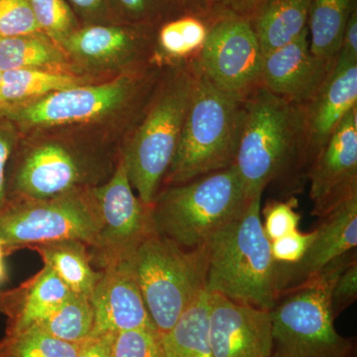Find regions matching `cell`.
Returning a JSON list of instances; mask_svg holds the SVG:
<instances>
[{
  "mask_svg": "<svg viewBox=\"0 0 357 357\" xmlns=\"http://www.w3.org/2000/svg\"><path fill=\"white\" fill-rule=\"evenodd\" d=\"M42 33L28 0H0V38Z\"/></svg>",
  "mask_w": 357,
  "mask_h": 357,
  "instance_id": "31",
  "label": "cell"
},
{
  "mask_svg": "<svg viewBox=\"0 0 357 357\" xmlns=\"http://www.w3.org/2000/svg\"><path fill=\"white\" fill-rule=\"evenodd\" d=\"M112 354V357H161L159 333L147 328L115 333Z\"/></svg>",
  "mask_w": 357,
  "mask_h": 357,
  "instance_id": "32",
  "label": "cell"
},
{
  "mask_svg": "<svg viewBox=\"0 0 357 357\" xmlns=\"http://www.w3.org/2000/svg\"><path fill=\"white\" fill-rule=\"evenodd\" d=\"M244 114L245 100L223 93L198 70L191 105L163 182L184 184L234 165Z\"/></svg>",
  "mask_w": 357,
  "mask_h": 357,
  "instance_id": "3",
  "label": "cell"
},
{
  "mask_svg": "<svg viewBox=\"0 0 357 357\" xmlns=\"http://www.w3.org/2000/svg\"><path fill=\"white\" fill-rule=\"evenodd\" d=\"M40 30L55 43H64L74 32V20L64 0H28Z\"/></svg>",
  "mask_w": 357,
  "mask_h": 357,
  "instance_id": "30",
  "label": "cell"
},
{
  "mask_svg": "<svg viewBox=\"0 0 357 357\" xmlns=\"http://www.w3.org/2000/svg\"><path fill=\"white\" fill-rule=\"evenodd\" d=\"M299 105L260 86L245 100V114L234 165L248 199L287 171H297Z\"/></svg>",
  "mask_w": 357,
  "mask_h": 357,
  "instance_id": "6",
  "label": "cell"
},
{
  "mask_svg": "<svg viewBox=\"0 0 357 357\" xmlns=\"http://www.w3.org/2000/svg\"><path fill=\"white\" fill-rule=\"evenodd\" d=\"M166 1L171 0H119L124 9L134 17L145 20L156 16Z\"/></svg>",
  "mask_w": 357,
  "mask_h": 357,
  "instance_id": "39",
  "label": "cell"
},
{
  "mask_svg": "<svg viewBox=\"0 0 357 357\" xmlns=\"http://www.w3.org/2000/svg\"><path fill=\"white\" fill-rule=\"evenodd\" d=\"M357 107V62L337 58L318 93L299 105L297 172L306 174L349 110Z\"/></svg>",
  "mask_w": 357,
  "mask_h": 357,
  "instance_id": "12",
  "label": "cell"
},
{
  "mask_svg": "<svg viewBox=\"0 0 357 357\" xmlns=\"http://www.w3.org/2000/svg\"><path fill=\"white\" fill-rule=\"evenodd\" d=\"M265 0H227L225 11L248 18Z\"/></svg>",
  "mask_w": 357,
  "mask_h": 357,
  "instance_id": "41",
  "label": "cell"
},
{
  "mask_svg": "<svg viewBox=\"0 0 357 357\" xmlns=\"http://www.w3.org/2000/svg\"><path fill=\"white\" fill-rule=\"evenodd\" d=\"M89 192L100 220L98 239L89 253L93 264L102 269L123 259L156 229L151 206L134 195L122 155L109 182Z\"/></svg>",
  "mask_w": 357,
  "mask_h": 357,
  "instance_id": "10",
  "label": "cell"
},
{
  "mask_svg": "<svg viewBox=\"0 0 357 357\" xmlns=\"http://www.w3.org/2000/svg\"><path fill=\"white\" fill-rule=\"evenodd\" d=\"M335 64L312 55L309 29L295 41L265 56L262 86L296 105H303L318 93Z\"/></svg>",
  "mask_w": 357,
  "mask_h": 357,
  "instance_id": "17",
  "label": "cell"
},
{
  "mask_svg": "<svg viewBox=\"0 0 357 357\" xmlns=\"http://www.w3.org/2000/svg\"><path fill=\"white\" fill-rule=\"evenodd\" d=\"M93 317L91 299L70 293L67 299L30 328L65 342L82 344L93 333Z\"/></svg>",
  "mask_w": 357,
  "mask_h": 357,
  "instance_id": "26",
  "label": "cell"
},
{
  "mask_svg": "<svg viewBox=\"0 0 357 357\" xmlns=\"http://www.w3.org/2000/svg\"><path fill=\"white\" fill-rule=\"evenodd\" d=\"M89 189L48 199L6 197L0 206V239L6 256L31 244L62 239L95 246L100 220Z\"/></svg>",
  "mask_w": 357,
  "mask_h": 357,
  "instance_id": "8",
  "label": "cell"
},
{
  "mask_svg": "<svg viewBox=\"0 0 357 357\" xmlns=\"http://www.w3.org/2000/svg\"><path fill=\"white\" fill-rule=\"evenodd\" d=\"M316 236V229L302 232L299 229L270 243L274 260L283 264H296L302 259Z\"/></svg>",
  "mask_w": 357,
  "mask_h": 357,
  "instance_id": "34",
  "label": "cell"
},
{
  "mask_svg": "<svg viewBox=\"0 0 357 357\" xmlns=\"http://www.w3.org/2000/svg\"><path fill=\"white\" fill-rule=\"evenodd\" d=\"M311 0H265L248 18L263 56L295 41L307 28Z\"/></svg>",
  "mask_w": 357,
  "mask_h": 357,
  "instance_id": "20",
  "label": "cell"
},
{
  "mask_svg": "<svg viewBox=\"0 0 357 357\" xmlns=\"http://www.w3.org/2000/svg\"><path fill=\"white\" fill-rule=\"evenodd\" d=\"M79 345L28 328L6 333L0 340V357H76Z\"/></svg>",
  "mask_w": 357,
  "mask_h": 357,
  "instance_id": "29",
  "label": "cell"
},
{
  "mask_svg": "<svg viewBox=\"0 0 357 357\" xmlns=\"http://www.w3.org/2000/svg\"><path fill=\"white\" fill-rule=\"evenodd\" d=\"M198 79L194 59L176 63L122 156L138 198L152 206L170 167Z\"/></svg>",
  "mask_w": 357,
  "mask_h": 357,
  "instance_id": "2",
  "label": "cell"
},
{
  "mask_svg": "<svg viewBox=\"0 0 357 357\" xmlns=\"http://www.w3.org/2000/svg\"><path fill=\"white\" fill-rule=\"evenodd\" d=\"M182 10L181 15L201 18L211 24L225 11L227 0H174Z\"/></svg>",
  "mask_w": 357,
  "mask_h": 357,
  "instance_id": "37",
  "label": "cell"
},
{
  "mask_svg": "<svg viewBox=\"0 0 357 357\" xmlns=\"http://www.w3.org/2000/svg\"><path fill=\"white\" fill-rule=\"evenodd\" d=\"M160 337L206 291L203 248L187 250L155 230L123 258Z\"/></svg>",
  "mask_w": 357,
  "mask_h": 357,
  "instance_id": "7",
  "label": "cell"
},
{
  "mask_svg": "<svg viewBox=\"0 0 357 357\" xmlns=\"http://www.w3.org/2000/svg\"><path fill=\"white\" fill-rule=\"evenodd\" d=\"M263 60L248 18L229 11L211 23L206 43L194 59L197 69L215 88L241 100L262 86Z\"/></svg>",
  "mask_w": 357,
  "mask_h": 357,
  "instance_id": "9",
  "label": "cell"
},
{
  "mask_svg": "<svg viewBox=\"0 0 357 357\" xmlns=\"http://www.w3.org/2000/svg\"><path fill=\"white\" fill-rule=\"evenodd\" d=\"M88 171L77 155L59 143H44L21 155L6 180V197L48 199L84 191Z\"/></svg>",
  "mask_w": 357,
  "mask_h": 357,
  "instance_id": "15",
  "label": "cell"
},
{
  "mask_svg": "<svg viewBox=\"0 0 357 357\" xmlns=\"http://www.w3.org/2000/svg\"><path fill=\"white\" fill-rule=\"evenodd\" d=\"M357 299V257L345 266L338 275L331 295V307L337 319Z\"/></svg>",
  "mask_w": 357,
  "mask_h": 357,
  "instance_id": "35",
  "label": "cell"
},
{
  "mask_svg": "<svg viewBox=\"0 0 357 357\" xmlns=\"http://www.w3.org/2000/svg\"><path fill=\"white\" fill-rule=\"evenodd\" d=\"M161 357H213L208 337V294L202 293L175 326L160 337Z\"/></svg>",
  "mask_w": 357,
  "mask_h": 357,
  "instance_id": "23",
  "label": "cell"
},
{
  "mask_svg": "<svg viewBox=\"0 0 357 357\" xmlns=\"http://www.w3.org/2000/svg\"><path fill=\"white\" fill-rule=\"evenodd\" d=\"M6 249H4V244L0 239V286L2 284L6 283L8 275H7V269L6 266V262H4V258H6Z\"/></svg>",
  "mask_w": 357,
  "mask_h": 357,
  "instance_id": "42",
  "label": "cell"
},
{
  "mask_svg": "<svg viewBox=\"0 0 357 357\" xmlns=\"http://www.w3.org/2000/svg\"><path fill=\"white\" fill-rule=\"evenodd\" d=\"M141 43L140 35L131 30L91 26L73 32L62 45L79 57L100 61L133 54L140 48Z\"/></svg>",
  "mask_w": 357,
  "mask_h": 357,
  "instance_id": "25",
  "label": "cell"
},
{
  "mask_svg": "<svg viewBox=\"0 0 357 357\" xmlns=\"http://www.w3.org/2000/svg\"><path fill=\"white\" fill-rule=\"evenodd\" d=\"M75 6L86 10H93L100 6L102 0H70Z\"/></svg>",
  "mask_w": 357,
  "mask_h": 357,
  "instance_id": "43",
  "label": "cell"
},
{
  "mask_svg": "<svg viewBox=\"0 0 357 357\" xmlns=\"http://www.w3.org/2000/svg\"><path fill=\"white\" fill-rule=\"evenodd\" d=\"M83 79L41 69H21L2 73L0 110L31 102L54 91L81 86Z\"/></svg>",
  "mask_w": 357,
  "mask_h": 357,
  "instance_id": "24",
  "label": "cell"
},
{
  "mask_svg": "<svg viewBox=\"0 0 357 357\" xmlns=\"http://www.w3.org/2000/svg\"><path fill=\"white\" fill-rule=\"evenodd\" d=\"M249 201L232 165L159 191L151 206L155 229L180 248L199 249L239 217Z\"/></svg>",
  "mask_w": 357,
  "mask_h": 357,
  "instance_id": "5",
  "label": "cell"
},
{
  "mask_svg": "<svg viewBox=\"0 0 357 357\" xmlns=\"http://www.w3.org/2000/svg\"><path fill=\"white\" fill-rule=\"evenodd\" d=\"M100 272L91 297L95 314L91 335H115L136 328L157 331L126 261L109 263Z\"/></svg>",
  "mask_w": 357,
  "mask_h": 357,
  "instance_id": "18",
  "label": "cell"
},
{
  "mask_svg": "<svg viewBox=\"0 0 357 357\" xmlns=\"http://www.w3.org/2000/svg\"><path fill=\"white\" fill-rule=\"evenodd\" d=\"M210 24L191 15L178 16L162 25L157 37L160 53L167 60L182 62L198 56L208 38Z\"/></svg>",
  "mask_w": 357,
  "mask_h": 357,
  "instance_id": "28",
  "label": "cell"
},
{
  "mask_svg": "<svg viewBox=\"0 0 357 357\" xmlns=\"http://www.w3.org/2000/svg\"><path fill=\"white\" fill-rule=\"evenodd\" d=\"M319 220L316 236L302 259L296 264L278 263V300L321 273L340 256L356 249L357 198Z\"/></svg>",
  "mask_w": 357,
  "mask_h": 357,
  "instance_id": "16",
  "label": "cell"
},
{
  "mask_svg": "<svg viewBox=\"0 0 357 357\" xmlns=\"http://www.w3.org/2000/svg\"><path fill=\"white\" fill-rule=\"evenodd\" d=\"M356 9L357 0H311L307 29L312 55L337 63L345 28Z\"/></svg>",
  "mask_w": 357,
  "mask_h": 357,
  "instance_id": "22",
  "label": "cell"
},
{
  "mask_svg": "<svg viewBox=\"0 0 357 357\" xmlns=\"http://www.w3.org/2000/svg\"><path fill=\"white\" fill-rule=\"evenodd\" d=\"M114 335L112 333L91 335L79 345L76 357H112Z\"/></svg>",
  "mask_w": 357,
  "mask_h": 357,
  "instance_id": "38",
  "label": "cell"
},
{
  "mask_svg": "<svg viewBox=\"0 0 357 357\" xmlns=\"http://www.w3.org/2000/svg\"><path fill=\"white\" fill-rule=\"evenodd\" d=\"M144 77L124 76L98 86L54 91L35 102L0 110L14 126L34 128L89 121L117 109L138 95Z\"/></svg>",
  "mask_w": 357,
  "mask_h": 357,
  "instance_id": "11",
  "label": "cell"
},
{
  "mask_svg": "<svg viewBox=\"0 0 357 357\" xmlns=\"http://www.w3.org/2000/svg\"><path fill=\"white\" fill-rule=\"evenodd\" d=\"M262 195L203 246L206 291L271 310L278 301V262L262 227Z\"/></svg>",
  "mask_w": 357,
  "mask_h": 357,
  "instance_id": "1",
  "label": "cell"
},
{
  "mask_svg": "<svg viewBox=\"0 0 357 357\" xmlns=\"http://www.w3.org/2000/svg\"><path fill=\"white\" fill-rule=\"evenodd\" d=\"M63 62L62 52L43 33L0 38V72L42 69Z\"/></svg>",
  "mask_w": 357,
  "mask_h": 357,
  "instance_id": "27",
  "label": "cell"
},
{
  "mask_svg": "<svg viewBox=\"0 0 357 357\" xmlns=\"http://www.w3.org/2000/svg\"><path fill=\"white\" fill-rule=\"evenodd\" d=\"M72 293L50 267L16 287L0 291V312L6 318V333L34 326Z\"/></svg>",
  "mask_w": 357,
  "mask_h": 357,
  "instance_id": "19",
  "label": "cell"
},
{
  "mask_svg": "<svg viewBox=\"0 0 357 357\" xmlns=\"http://www.w3.org/2000/svg\"><path fill=\"white\" fill-rule=\"evenodd\" d=\"M356 257V249L340 256L311 280L279 298L270 310L271 357H356V342L335 330L331 307L338 275Z\"/></svg>",
  "mask_w": 357,
  "mask_h": 357,
  "instance_id": "4",
  "label": "cell"
},
{
  "mask_svg": "<svg viewBox=\"0 0 357 357\" xmlns=\"http://www.w3.org/2000/svg\"><path fill=\"white\" fill-rule=\"evenodd\" d=\"M13 126V122L0 114V206L6 199V169L17 141Z\"/></svg>",
  "mask_w": 357,
  "mask_h": 357,
  "instance_id": "36",
  "label": "cell"
},
{
  "mask_svg": "<svg viewBox=\"0 0 357 357\" xmlns=\"http://www.w3.org/2000/svg\"><path fill=\"white\" fill-rule=\"evenodd\" d=\"M337 58L357 62V9L351 14L345 28Z\"/></svg>",
  "mask_w": 357,
  "mask_h": 357,
  "instance_id": "40",
  "label": "cell"
},
{
  "mask_svg": "<svg viewBox=\"0 0 357 357\" xmlns=\"http://www.w3.org/2000/svg\"><path fill=\"white\" fill-rule=\"evenodd\" d=\"M208 294V337L213 357H271L270 310Z\"/></svg>",
  "mask_w": 357,
  "mask_h": 357,
  "instance_id": "14",
  "label": "cell"
},
{
  "mask_svg": "<svg viewBox=\"0 0 357 357\" xmlns=\"http://www.w3.org/2000/svg\"><path fill=\"white\" fill-rule=\"evenodd\" d=\"M28 249L38 253L70 292L91 299L102 272L93 267L89 245L77 239H62L31 244Z\"/></svg>",
  "mask_w": 357,
  "mask_h": 357,
  "instance_id": "21",
  "label": "cell"
},
{
  "mask_svg": "<svg viewBox=\"0 0 357 357\" xmlns=\"http://www.w3.org/2000/svg\"><path fill=\"white\" fill-rule=\"evenodd\" d=\"M2 72H0V82H1Z\"/></svg>",
  "mask_w": 357,
  "mask_h": 357,
  "instance_id": "44",
  "label": "cell"
},
{
  "mask_svg": "<svg viewBox=\"0 0 357 357\" xmlns=\"http://www.w3.org/2000/svg\"><path fill=\"white\" fill-rule=\"evenodd\" d=\"M312 213L325 217L357 198V107L347 112L307 173Z\"/></svg>",
  "mask_w": 357,
  "mask_h": 357,
  "instance_id": "13",
  "label": "cell"
},
{
  "mask_svg": "<svg viewBox=\"0 0 357 357\" xmlns=\"http://www.w3.org/2000/svg\"><path fill=\"white\" fill-rule=\"evenodd\" d=\"M299 202L292 197L287 201L269 202L263 208L262 227L270 243L299 229L301 215L295 210Z\"/></svg>",
  "mask_w": 357,
  "mask_h": 357,
  "instance_id": "33",
  "label": "cell"
}]
</instances>
